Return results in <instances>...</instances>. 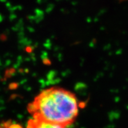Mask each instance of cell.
I'll use <instances>...</instances> for the list:
<instances>
[{
    "mask_svg": "<svg viewBox=\"0 0 128 128\" xmlns=\"http://www.w3.org/2000/svg\"><path fill=\"white\" fill-rule=\"evenodd\" d=\"M79 109L76 96L58 87L42 90L28 106V111L33 119L65 127L76 121Z\"/></svg>",
    "mask_w": 128,
    "mask_h": 128,
    "instance_id": "1",
    "label": "cell"
},
{
    "mask_svg": "<svg viewBox=\"0 0 128 128\" xmlns=\"http://www.w3.org/2000/svg\"><path fill=\"white\" fill-rule=\"evenodd\" d=\"M65 126L60 124H52L47 122L39 120L34 119H30L28 121L27 128H65Z\"/></svg>",
    "mask_w": 128,
    "mask_h": 128,
    "instance_id": "2",
    "label": "cell"
}]
</instances>
